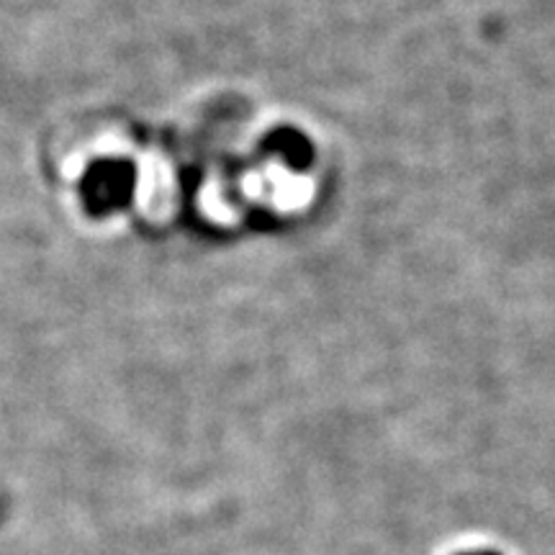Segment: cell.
Masks as SVG:
<instances>
[{
	"label": "cell",
	"instance_id": "1",
	"mask_svg": "<svg viewBox=\"0 0 555 555\" xmlns=\"http://www.w3.org/2000/svg\"><path fill=\"white\" fill-rule=\"evenodd\" d=\"M137 193V168L131 159L101 157L80 178V201L90 217H114L129 208Z\"/></svg>",
	"mask_w": 555,
	"mask_h": 555
},
{
	"label": "cell",
	"instance_id": "2",
	"mask_svg": "<svg viewBox=\"0 0 555 555\" xmlns=\"http://www.w3.org/2000/svg\"><path fill=\"white\" fill-rule=\"evenodd\" d=\"M268 150L273 152L294 170H307L314 159V150H311V142L301 131L296 129H275L273 134L268 137Z\"/></svg>",
	"mask_w": 555,
	"mask_h": 555
},
{
	"label": "cell",
	"instance_id": "3",
	"mask_svg": "<svg viewBox=\"0 0 555 555\" xmlns=\"http://www.w3.org/2000/svg\"><path fill=\"white\" fill-rule=\"evenodd\" d=\"M457 555H502V553L489 551V547H478V551H463V553H457Z\"/></svg>",
	"mask_w": 555,
	"mask_h": 555
}]
</instances>
